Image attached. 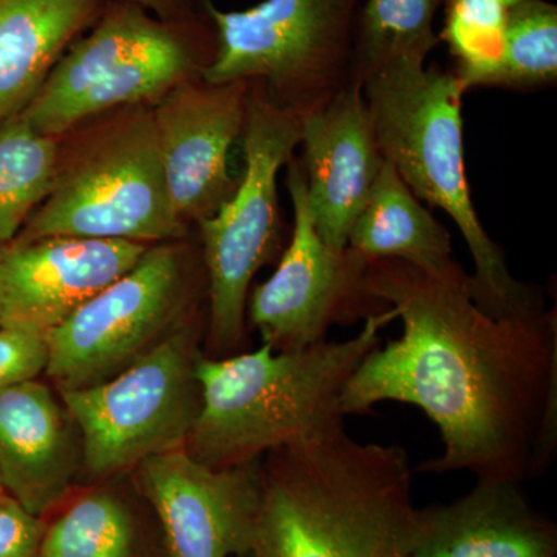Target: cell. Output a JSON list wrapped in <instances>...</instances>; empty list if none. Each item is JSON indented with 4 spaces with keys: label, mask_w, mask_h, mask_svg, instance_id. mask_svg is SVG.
Wrapping results in <instances>:
<instances>
[{
    "label": "cell",
    "mask_w": 557,
    "mask_h": 557,
    "mask_svg": "<svg viewBox=\"0 0 557 557\" xmlns=\"http://www.w3.org/2000/svg\"><path fill=\"white\" fill-rule=\"evenodd\" d=\"M362 289L397 311L403 333L359 364L344 413L384 401L423 410L445 446L418 465L424 474L516 483L544 474L557 449L556 309L493 318L469 295L463 269L435 277L394 259L370 260Z\"/></svg>",
    "instance_id": "6da1fadb"
},
{
    "label": "cell",
    "mask_w": 557,
    "mask_h": 557,
    "mask_svg": "<svg viewBox=\"0 0 557 557\" xmlns=\"http://www.w3.org/2000/svg\"><path fill=\"white\" fill-rule=\"evenodd\" d=\"M252 557H416L413 469L346 426L267 454Z\"/></svg>",
    "instance_id": "7a4b0ae2"
},
{
    "label": "cell",
    "mask_w": 557,
    "mask_h": 557,
    "mask_svg": "<svg viewBox=\"0 0 557 557\" xmlns=\"http://www.w3.org/2000/svg\"><path fill=\"white\" fill-rule=\"evenodd\" d=\"M397 319L388 307L366 319L361 332L347 341L325 339L296 351L262 344L231 357H199L200 412L185 449L201 463L234 467L346 426L348 380Z\"/></svg>",
    "instance_id": "3957f363"
},
{
    "label": "cell",
    "mask_w": 557,
    "mask_h": 557,
    "mask_svg": "<svg viewBox=\"0 0 557 557\" xmlns=\"http://www.w3.org/2000/svg\"><path fill=\"white\" fill-rule=\"evenodd\" d=\"M463 84L437 65L398 62L362 86L376 145L418 200L456 223L474 262L469 295L497 319L547 310L542 289L512 276L504 249L491 239L472 203L465 166Z\"/></svg>",
    "instance_id": "277c9868"
},
{
    "label": "cell",
    "mask_w": 557,
    "mask_h": 557,
    "mask_svg": "<svg viewBox=\"0 0 557 557\" xmlns=\"http://www.w3.org/2000/svg\"><path fill=\"white\" fill-rule=\"evenodd\" d=\"M215 53L212 21H163L116 0L89 35L73 40L21 116L58 138L81 121L116 106L163 97L208 67Z\"/></svg>",
    "instance_id": "5b68a950"
},
{
    "label": "cell",
    "mask_w": 557,
    "mask_h": 557,
    "mask_svg": "<svg viewBox=\"0 0 557 557\" xmlns=\"http://www.w3.org/2000/svg\"><path fill=\"white\" fill-rule=\"evenodd\" d=\"M361 0H263L251 9L208 5L215 53L201 81L245 83L267 102L306 119L354 84Z\"/></svg>",
    "instance_id": "8992f818"
},
{
    "label": "cell",
    "mask_w": 557,
    "mask_h": 557,
    "mask_svg": "<svg viewBox=\"0 0 557 557\" xmlns=\"http://www.w3.org/2000/svg\"><path fill=\"white\" fill-rule=\"evenodd\" d=\"M304 120L248 91L245 170L215 214L201 220L208 278V346L211 358L236 355L244 344L249 287L281 244L277 175L302 137Z\"/></svg>",
    "instance_id": "52a82bcc"
},
{
    "label": "cell",
    "mask_w": 557,
    "mask_h": 557,
    "mask_svg": "<svg viewBox=\"0 0 557 557\" xmlns=\"http://www.w3.org/2000/svg\"><path fill=\"white\" fill-rule=\"evenodd\" d=\"M199 357L193 327L182 325L116 375L61 391L89 478H110L185 448L200 412Z\"/></svg>",
    "instance_id": "ba28073f"
},
{
    "label": "cell",
    "mask_w": 557,
    "mask_h": 557,
    "mask_svg": "<svg viewBox=\"0 0 557 557\" xmlns=\"http://www.w3.org/2000/svg\"><path fill=\"white\" fill-rule=\"evenodd\" d=\"M164 178L152 112L119 124L58 172L16 242L86 237L148 245L185 236ZM14 242V240H13Z\"/></svg>",
    "instance_id": "9c48e42d"
},
{
    "label": "cell",
    "mask_w": 557,
    "mask_h": 557,
    "mask_svg": "<svg viewBox=\"0 0 557 557\" xmlns=\"http://www.w3.org/2000/svg\"><path fill=\"white\" fill-rule=\"evenodd\" d=\"M293 233L276 271L248 296L247 319L274 351H296L327 339L336 324L387 310L362 289L368 260L348 247H329L311 219L302 164L288 161Z\"/></svg>",
    "instance_id": "30bf717a"
},
{
    "label": "cell",
    "mask_w": 557,
    "mask_h": 557,
    "mask_svg": "<svg viewBox=\"0 0 557 557\" xmlns=\"http://www.w3.org/2000/svg\"><path fill=\"white\" fill-rule=\"evenodd\" d=\"M185 293V262L177 249H146L134 269L47 333V375L61 391L116 375L164 338Z\"/></svg>",
    "instance_id": "8fae6325"
},
{
    "label": "cell",
    "mask_w": 557,
    "mask_h": 557,
    "mask_svg": "<svg viewBox=\"0 0 557 557\" xmlns=\"http://www.w3.org/2000/svg\"><path fill=\"white\" fill-rule=\"evenodd\" d=\"M138 482L163 531L166 557H234L251 552L260 507L256 461L211 467L185 448L137 465Z\"/></svg>",
    "instance_id": "7c38bea8"
},
{
    "label": "cell",
    "mask_w": 557,
    "mask_h": 557,
    "mask_svg": "<svg viewBox=\"0 0 557 557\" xmlns=\"http://www.w3.org/2000/svg\"><path fill=\"white\" fill-rule=\"evenodd\" d=\"M248 84L189 79L152 110L164 178L183 223L211 218L233 196L230 150L247 121Z\"/></svg>",
    "instance_id": "4fadbf2b"
},
{
    "label": "cell",
    "mask_w": 557,
    "mask_h": 557,
    "mask_svg": "<svg viewBox=\"0 0 557 557\" xmlns=\"http://www.w3.org/2000/svg\"><path fill=\"white\" fill-rule=\"evenodd\" d=\"M148 248L137 242L86 237L11 242L0 248L2 324L47 335L134 269Z\"/></svg>",
    "instance_id": "5bb4252c"
},
{
    "label": "cell",
    "mask_w": 557,
    "mask_h": 557,
    "mask_svg": "<svg viewBox=\"0 0 557 557\" xmlns=\"http://www.w3.org/2000/svg\"><path fill=\"white\" fill-rule=\"evenodd\" d=\"M299 146L314 228L329 247L344 249L384 163L362 87L306 116Z\"/></svg>",
    "instance_id": "9a60e30c"
},
{
    "label": "cell",
    "mask_w": 557,
    "mask_h": 557,
    "mask_svg": "<svg viewBox=\"0 0 557 557\" xmlns=\"http://www.w3.org/2000/svg\"><path fill=\"white\" fill-rule=\"evenodd\" d=\"M78 469L72 417L39 381L0 391V482L42 518L67 496Z\"/></svg>",
    "instance_id": "2e32d148"
},
{
    "label": "cell",
    "mask_w": 557,
    "mask_h": 557,
    "mask_svg": "<svg viewBox=\"0 0 557 557\" xmlns=\"http://www.w3.org/2000/svg\"><path fill=\"white\" fill-rule=\"evenodd\" d=\"M557 527L520 483L478 480L448 505L418 509L416 557H556Z\"/></svg>",
    "instance_id": "e0dca14e"
},
{
    "label": "cell",
    "mask_w": 557,
    "mask_h": 557,
    "mask_svg": "<svg viewBox=\"0 0 557 557\" xmlns=\"http://www.w3.org/2000/svg\"><path fill=\"white\" fill-rule=\"evenodd\" d=\"M104 0H0V123L22 112Z\"/></svg>",
    "instance_id": "ac0fdd59"
},
{
    "label": "cell",
    "mask_w": 557,
    "mask_h": 557,
    "mask_svg": "<svg viewBox=\"0 0 557 557\" xmlns=\"http://www.w3.org/2000/svg\"><path fill=\"white\" fill-rule=\"evenodd\" d=\"M347 247L368 262L401 260L435 277L461 270L448 228L421 205L387 160L348 233Z\"/></svg>",
    "instance_id": "d6986e66"
},
{
    "label": "cell",
    "mask_w": 557,
    "mask_h": 557,
    "mask_svg": "<svg viewBox=\"0 0 557 557\" xmlns=\"http://www.w3.org/2000/svg\"><path fill=\"white\" fill-rule=\"evenodd\" d=\"M445 0H361L354 33L355 86L398 62L426 64L442 40L434 21Z\"/></svg>",
    "instance_id": "ffe728a7"
},
{
    "label": "cell",
    "mask_w": 557,
    "mask_h": 557,
    "mask_svg": "<svg viewBox=\"0 0 557 557\" xmlns=\"http://www.w3.org/2000/svg\"><path fill=\"white\" fill-rule=\"evenodd\" d=\"M38 557H149L137 512L109 490L76 498L46 525Z\"/></svg>",
    "instance_id": "44dd1931"
},
{
    "label": "cell",
    "mask_w": 557,
    "mask_h": 557,
    "mask_svg": "<svg viewBox=\"0 0 557 557\" xmlns=\"http://www.w3.org/2000/svg\"><path fill=\"white\" fill-rule=\"evenodd\" d=\"M60 166L58 138L33 129L21 113L0 123V248L47 199Z\"/></svg>",
    "instance_id": "7402d4cb"
},
{
    "label": "cell",
    "mask_w": 557,
    "mask_h": 557,
    "mask_svg": "<svg viewBox=\"0 0 557 557\" xmlns=\"http://www.w3.org/2000/svg\"><path fill=\"white\" fill-rule=\"evenodd\" d=\"M557 83V7L520 0L509 7L504 47L483 87L534 90Z\"/></svg>",
    "instance_id": "603a6c76"
},
{
    "label": "cell",
    "mask_w": 557,
    "mask_h": 557,
    "mask_svg": "<svg viewBox=\"0 0 557 557\" xmlns=\"http://www.w3.org/2000/svg\"><path fill=\"white\" fill-rule=\"evenodd\" d=\"M508 7L502 0H448L440 40L457 60L465 90L483 87L504 47Z\"/></svg>",
    "instance_id": "cb8c5ba5"
},
{
    "label": "cell",
    "mask_w": 557,
    "mask_h": 557,
    "mask_svg": "<svg viewBox=\"0 0 557 557\" xmlns=\"http://www.w3.org/2000/svg\"><path fill=\"white\" fill-rule=\"evenodd\" d=\"M50 348L47 335L21 325H0V391L36 380L46 372Z\"/></svg>",
    "instance_id": "d4e9b609"
},
{
    "label": "cell",
    "mask_w": 557,
    "mask_h": 557,
    "mask_svg": "<svg viewBox=\"0 0 557 557\" xmlns=\"http://www.w3.org/2000/svg\"><path fill=\"white\" fill-rule=\"evenodd\" d=\"M46 523L10 494H0V557H38Z\"/></svg>",
    "instance_id": "484cf974"
},
{
    "label": "cell",
    "mask_w": 557,
    "mask_h": 557,
    "mask_svg": "<svg viewBox=\"0 0 557 557\" xmlns=\"http://www.w3.org/2000/svg\"><path fill=\"white\" fill-rule=\"evenodd\" d=\"M141 7L153 16L163 21H190L197 20L199 11L207 13L211 0H123Z\"/></svg>",
    "instance_id": "4316f807"
},
{
    "label": "cell",
    "mask_w": 557,
    "mask_h": 557,
    "mask_svg": "<svg viewBox=\"0 0 557 557\" xmlns=\"http://www.w3.org/2000/svg\"><path fill=\"white\" fill-rule=\"evenodd\" d=\"M3 317V300H2V292H0V324H2Z\"/></svg>",
    "instance_id": "83f0119b"
},
{
    "label": "cell",
    "mask_w": 557,
    "mask_h": 557,
    "mask_svg": "<svg viewBox=\"0 0 557 557\" xmlns=\"http://www.w3.org/2000/svg\"><path fill=\"white\" fill-rule=\"evenodd\" d=\"M502 2H504L505 5H507L509 9V7L516 5V3L520 2V0H502Z\"/></svg>",
    "instance_id": "f1b7e54d"
},
{
    "label": "cell",
    "mask_w": 557,
    "mask_h": 557,
    "mask_svg": "<svg viewBox=\"0 0 557 557\" xmlns=\"http://www.w3.org/2000/svg\"><path fill=\"white\" fill-rule=\"evenodd\" d=\"M234 557H252L251 553H245V555L234 556Z\"/></svg>",
    "instance_id": "f546056e"
},
{
    "label": "cell",
    "mask_w": 557,
    "mask_h": 557,
    "mask_svg": "<svg viewBox=\"0 0 557 557\" xmlns=\"http://www.w3.org/2000/svg\"><path fill=\"white\" fill-rule=\"evenodd\" d=\"M3 493H5V490H3L2 482H0V494H3Z\"/></svg>",
    "instance_id": "4dcf8cb0"
}]
</instances>
